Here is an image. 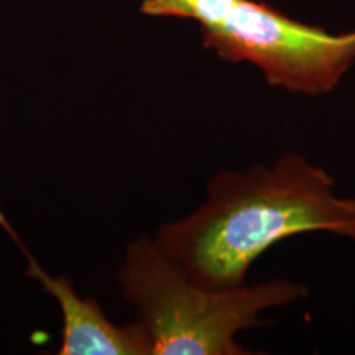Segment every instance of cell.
Segmentation results:
<instances>
[{"label": "cell", "mask_w": 355, "mask_h": 355, "mask_svg": "<svg viewBox=\"0 0 355 355\" xmlns=\"http://www.w3.org/2000/svg\"><path fill=\"white\" fill-rule=\"evenodd\" d=\"M318 230L355 241V198L336 194L321 166L288 152L270 166L217 173L206 201L163 225L155 243L194 283L219 291L245 285L250 266L275 243Z\"/></svg>", "instance_id": "1"}, {"label": "cell", "mask_w": 355, "mask_h": 355, "mask_svg": "<svg viewBox=\"0 0 355 355\" xmlns=\"http://www.w3.org/2000/svg\"><path fill=\"white\" fill-rule=\"evenodd\" d=\"M117 279L125 300L135 306L152 355L252 354L235 336L260 326L261 311L291 304L306 295L303 285L288 279L209 290L194 283L146 237L128 245Z\"/></svg>", "instance_id": "2"}, {"label": "cell", "mask_w": 355, "mask_h": 355, "mask_svg": "<svg viewBox=\"0 0 355 355\" xmlns=\"http://www.w3.org/2000/svg\"><path fill=\"white\" fill-rule=\"evenodd\" d=\"M0 225L13 239V242L24 252L26 261V277L38 279L56 303L63 314V344L60 355H152L148 337L139 322L127 326H115L105 318L96 300L81 298L74 291L73 282L64 277L53 278L38 261L33 259L28 248L0 211Z\"/></svg>", "instance_id": "4"}, {"label": "cell", "mask_w": 355, "mask_h": 355, "mask_svg": "<svg viewBox=\"0 0 355 355\" xmlns=\"http://www.w3.org/2000/svg\"><path fill=\"white\" fill-rule=\"evenodd\" d=\"M201 33L204 48L222 60L259 66L270 86L296 94H327L355 61V32L331 35L254 0H239Z\"/></svg>", "instance_id": "3"}, {"label": "cell", "mask_w": 355, "mask_h": 355, "mask_svg": "<svg viewBox=\"0 0 355 355\" xmlns=\"http://www.w3.org/2000/svg\"><path fill=\"white\" fill-rule=\"evenodd\" d=\"M239 0H144L140 12L150 17L194 20L201 28L220 24Z\"/></svg>", "instance_id": "5"}]
</instances>
